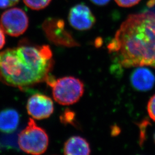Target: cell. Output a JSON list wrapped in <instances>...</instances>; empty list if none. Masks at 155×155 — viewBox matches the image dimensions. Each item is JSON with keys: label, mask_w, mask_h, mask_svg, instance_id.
Masks as SVG:
<instances>
[{"label": "cell", "mask_w": 155, "mask_h": 155, "mask_svg": "<svg viewBox=\"0 0 155 155\" xmlns=\"http://www.w3.org/2000/svg\"><path fill=\"white\" fill-rule=\"evenodd\" d=\"M107 49L120 67L150 66L155 69V13L129 15Z\"/></svg>", "instance_id": "1"}, {"label": "cell", "mask_w": 155, "mask_h": 155, "mask_svg": "<svg viewBox=\"0 0 155 155\" xmlns=\"http://www.w3.org/2000/svg\"><path fill=\"white\" fill-rule=\"evenodd\" d=\"M54 66L48 45H22L0 52V80L25 89L46 81Z\"/></svg>", "instance_id": "2"}, {"label": "cell", "mask_w": 155, "mask_h": 155, "mask_svg": "<svg viewBox=\"0 0 155 155\" xmlns=\"http://www.w3.org/2000/svg\"><path fill=\"white\" fill-rule=\"evenodd\" d=\"M45 82L52 88L54 100L62 105L75 104L84 93L83 82L74 77H65L56 79L50 75Z\"/></svg>", "instance_id": "3"}, {"label": "cell", "mask_w": 155, "mask_h": 155, "mask_svg": "<svg viewBox=\"0 0 155 155\" xmlns=\"http://www.w3.org/2000/svg\"><path fill=\"white\" fill-rule=\"evenodd\" d=\"M18 144L21 150L29 154L43 153L48 145V137L45 130L30 118L28 125L18 136Z\"/></svg>", "instance_id": "4"}, {"label": "cell", "mask_w": 155, "mask_h": 155, "mask_svg": "<svg viewBox=\"0 0 155 155\" xmlns=\"http://www.w3.org/2000/svg\"><path fill=\"white\" fill-rule=\"evenodd\" d=\"M28 17L25 12L18 8L4 12L0 18V27L4 32L12 36H19L27 29Z\"/></svg>", "instance_id": "5"}, {"label": "cell", "mask_w": 155, "mask_h": 155, "mask_svg": "<svg viewBox=\"0 0 155 155\" xmlns=\"http://www.w3.org/2000/svg\"><path fill=\"white\" fill-rule=\"evenodd\" d=\"M44 27L48 38L56 45L67 47L79 45L71 34L65 28V23L63 20L50 18L45 22Z\"/></svg>", "instance_id": "6"}, {"label": "cell", "mask_w": 155, "mask_h": 155, "mask_svg": "<svg viewBox=\"0 0 155 155\" xmlns=\"http://www.w3.org/2000/svg\"><path fill=\"white\" fill-rule=\"evenodd\" d=\"M68 18L72 27L79 31L89 30L96 22L95 17L90 9L83 3L77 4L71 8Z\"/></svg>", "instance_id": "7"}, {"label": "cell", "mask_w": 155, "mask_h": 155, "mask_svg": "<svg viewBox=\"0 0 155 155\" xmlns=\"http://www.w3.org/2000/svg\"><path fill=\"white\" fill-rule=\"evenodd\" d=\"M28 114L37 120L47 118L54 112V104L50 97L41 94L32 95L27 102Z\"/></svg>", "instance_id": "8"}, {"label": "cell", "mask_w": 155, "mask_h": 155, "mask_svg": "<svg viewBox=\"0 0 155 155\" xmlns=\"http://www.w3.org/2000/svg\"><path fill=\"white\" fill-rule=\"evenodd\" d=\"M130 81L135 90L140 91H147L154 86L155 76L148 68L139 67L131 74Z\"/></svg>", "instance_id": "9"}, {"label": "cell", "mask_w": 155, "mask_h": 155, "mask_svg": "<svg viewBox=\"0 0 155 155\" xmlns=\"http://www.w3.org/2000/svg\"><path fill=\"white\" fill-rule=\"evenodd\" d=\"M64 155H90L91 150L89 143L80 136H72L64 145Z\"/></svg>", "instance_id": "10"}, {"label": "cell", "mask_w": 155, "mask_h": 155, "mask_svg": "<svg viewBox=\"0 0 155 155\" xmlns=\"http://www.w3.org/2000/svg\"><path fill=\"white\" fill-rule=\"evenodd\" d=\"M20 121L19 114L12 109H7L0 112V130L5 133L15 131Z\"/></svg>", "instance_id": "11"}, {"label": "cell", "mask_w": 155, "mask_h": 155, "mask_svg": "<svg viewBox=\"0 0 155 155\" xmlns=\"http://www.w3.org/2000/svg\"><path fill=\"white\" fill-rule=\"evenodd\" d=\"M28 8L33 10H41L48 5L51 0H23Z\"/></svg>", "instance_id": "12"}, {"label": "cell", "mask_w": 155, "mask_h": 155, "mask_svg": "<svg viewBox=\"0 0 155 155\" xmlns=\"http://www.w3.org/2000/svg\"><path fill=\"white\" fill-rule=\"evenodd\" d=\"M61 121L64 124H75V116L74 113L72 111L67 110L61 117Z\"/></svg>", "instance_id": "13"}, {"label": "cell", "mask_w": 155, "mask_h": 155, "mask_svg": "<svg viewBox=\"0 0 155 155\" xmlns=\"http://www.w3.org/2000/svg\"><path fill=\"white\" fill-rule=\"evenodd\" d=\"M147 110L150 118L155 121V94H154L148 101L147 105Z\"/></svg>", "instance_id": "14"}, {"label": "cell", "mask_w": 155, "mask_h": 155, "mask_svg": "<svg viewBox=\"0 0 155 155\" xmlns=\"http://www.w3.org/2000/svg\"><path fill=\"white\" fill-rule=\"evenodd\" d=\"M141 0H115L117 5L124 8H130L139 4Z\"/></svg>", "instance_id": "15"}, {"label": "cell", "mask_w": 155, "mask_h": 155, "mask_svg": "<svg viewBox=\"0 0 155 155\" xmlns=\"http://www.w3.org/2000/svg\"><path fill=\"white\" fill-rule=\"evenodd\" d=\"M20 0H0V9H4L16 5Z\"/></svg>", "instance_id": "16"}, {"label": "cell", "mask_w": 155, "mask_h": 155, "mask_svg": "<svg viewBox=\"0 0 155 155\" xmlns=\"http://www.w3.org/2000/svg\"><path fill=\"white\" fill-rule=\"evenodd\" d=\"M5 44V36L4 34V31L0 27V50L3 48Z\"/></svg>", "instance_id": "17"}, {"label": "cell", "mask_w": 155, "mask_h": 155, "mask_svg": "<svg viewBox=\"0 0 155 155\" xmlns=\"http://www.w3.org/2000/svg\"><path fill=\"white\" fill-rule=\"evenodd\" d=\"M93 4L98 6L105 5L110 0H90Z\"/></svg>", "instance_id": "18"}, {"label": "cell", "mask_w": 155, "mask_h": 155, "mask_svg": "<svg viewBox=\"0 0 155 155\" xmlns=\"http://www.w3.org/2000/svg\"><path fill=\"white\" fill-rule=\"evenodd\" d=\"M147 5L149 6H153L155 5V0H150L148 3H147Z\"/></svg>", "instance_id": "19"}, {"label": "cell", "mask_w": 155, "mask_h": 155, "mask_svg": "<svg viewBox=\"0 0 155 155\" xmlns=\"http://www.w3.org/2000/svg\"><path fill=\"white\" fill-rule=\"evenodd\" d=\"M153 140H154V142L155 143V133H154V135H153Z\"/></svg>", "instance_id": "20"}]
</instances>
